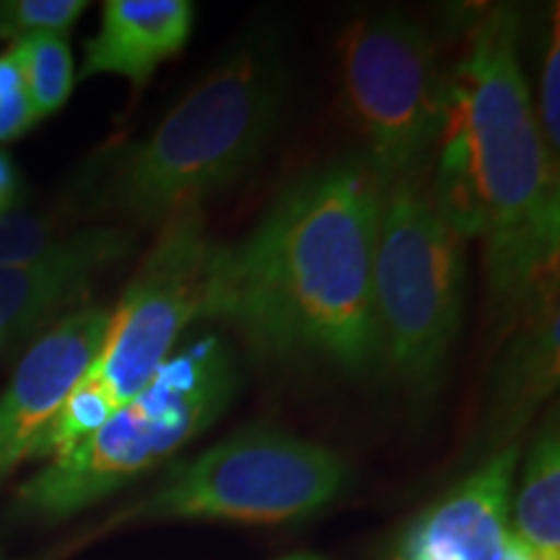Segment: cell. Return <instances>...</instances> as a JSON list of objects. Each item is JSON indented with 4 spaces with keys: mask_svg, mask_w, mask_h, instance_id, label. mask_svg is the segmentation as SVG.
Masks as SVG:
<instances>
[{
    "mask_svg": "<svg viewBox=\"0 0 560 560\" xmlns=\"http://www.w3.org/2000/svg\"><path fill=\"white\" fill-rule=\"evenodd\" d=\"M382 206L384 182L366 156L293 182L240 244L219 247L202 319L226 322L265 361L376 366Z\"/></svg>",
    "mask_w": 560,
    "mask_h": 560,
    "instance_id": "cell-1",
    "label": "cell"
},
{
    "mask_svg": "<svg viewBox=\"0 0 560 560\" xmlns=\"http://www.w3.org/2000/svg\"><path fill=\"white\" fill-rule=\"evenodd\" d=\"M431 192L462 240L486 242L493 322L511 332L556 296L558 161L545 145L520 62V21L482 11L446 83Z\"/></svg>",
    "mask_w": 560,
    "mask_h": 560,
    "instance_id": "cell-2",
    "label": "cell"
},
{
    "mask_svg": "<svg viewBox=\"0 0 560 560\" xmlns=\"http://www.w3.org/2000/svg\"><path fill=\"white\" fill-rule=\"evenodd\" d=\"M285 73L276 47L249 45L192 83L166 117L115 156L104 200L138 223H156L240 182L268 149L283 115Z\"/></svg>",
    "mask_w": 560,
    "mask_h": 560,
    "instance_id": "cell-3",
    "label": "cell"
},
{
    "mask_svg": "<svg viewBox=\"0 0 560 560\" xmlns=\"http://www.w3.org/2000/svg\"><path fill=\"white\" fill-rule=\"evenodd\" d=\"M236 389L234 350L215 335L192 340L140 395L26 480L13 514L30 522H62L104 501L208 431L229 410Z\"/></svg>",
    "mask_w": 560,
    "mask_h": 560,
    "instance_id": "cell-4",
    "label": "cell"
},
{
    "mask_svg": "<svg viewBox=\"0 0 560 560\" xmlns=\"http://www.w3.org/2000/svg\"><path fill=\"white\" fill-rule=\"evenodd\" d=\"M219 247L208 236L202 210H185L161 223L159 240L109 314L94 361L42 431L30 459L68 452L149 387L174 355L185 327L206 317Z\"/></svg>",
    "mask_w": 560,
    "mask_h": 560,
    "instance_id": "cell-5",
    "label": "cell"
},
{
    "mask_svg": "<svg viewBox=\"0 0 560 560\" xmlns=\"http://www.w3.org/2000/svg\"><path fill=\"white\" fill-rule=\"evenodd\" d=\"M380 363L418 397L444 376L465 312V240L423 174L384 187L374 262Z\"/></svg>",
    "mask_w": 560,
    "mask_h": 560,
    "instance_id": "cell-6",
    "label": "cell"
},
{
    "mask_svg": "<svg viewBox=\"0 0 560 560\" xmlns=\"http://www.w3.org/2000/svg\"><path fill=\"white\" fill-rule=\"evenodd\" d=\"M348 486L350 467L338 452L285 431L247 429L182 462L125 516L291 524L330 509Z\"/></svg>",
    "mask_w": 560,
    "mask_h": 560,
    "instance_id": "cell-7",
    "label": "cell"
},
{
    "mask_svg": "<svg viewBox=\"0 0 560 560\" xmlns=\"http://www.w3.org/2000/svg\"><path fill=\"white\" fill-rule=\"evenodd\" d=\"M342 94L384 187L429 170L446 115L436 42L402 13H366L338 42Z\"/></svg>",
    "mask_w": 560,
    "mask_h": 560,
    "instance_id": "cell-8",
    "label": "cell"
},
{
    "mask_svg": "<svg viewBox=\"0 0 560 560\" xmlns=\"http://www.w3.org/2000/svg\"><path fill=\"white\" fill-rule=\"evenodd\" d=\"M516 472L520 446L511 441L420 509L387 560H503Z\"/></svg>",
    "mask_w": 560,
    "mask_h": 560,
    "instance_id": "cell-9",
    "label": "cell"
},
{
    "mask_svg": "<svg viewBox=\"0 0 560 560\" xmlns=\"http://www.w3.org/2000/svg\"><path fill=\"white\" fill-rule=\"evenodd\" d=\"M109 312L83 306L60 317L13 371L0 397V480L32 457L34 444L94 361Z\"/></svg>",
    "mask_w": 560,
    "mask_h": 560,
    "instance_id": "cell-10",
    "label": "cell"
},
{
    "mask_svg": "<svg viewBox=\"0 0 560 560\" xmlns=\"http://www.w3.org/2000/svg\"><path fill=\"white\" fill-rule=\"evenodd\" d=\"M130 249L128 231L102 226L70 234L34 260L0 265V350L70 314L94 280Z\"/></svg>",
    "mask_w": 560,
    "mask_h": 560,
    "instance_id": "cell-11",
    "label": "cell"
},
{
    "mask_svg": "<svg viewBox=\"0 0 560 560\" xmlns=\"http://www.w3.org/2000/svg\"><path fill=\"white\" fill-rule=\"evenodd\" d=\"M195 26L190 0H109L86 42L81 79L122 75L140 89L161 62L182 52Z\"/></svg>",
    "mask_w": 560,
    "mask_h": 560,
    "instance_id": "cell-12",
    "label": "cell"
},
{
    "mask_svg": "<svg viewBox=\"0 0 560 560\" xmlns=\"http://www.w3.org/2000/svg\"><path fill=\"white\" fill-rule=\"evenodd\" d=\"M493 389V425L514 436L558 387V293L516 322Z\"/></svg>",
    "mask_w": 560,
    "mask_h": 560,
    "instance_id": "cell-13",
    "label": "cell"
},
{
    "mask_svg": "<svg viewBox=\"0 0 560 560\" xmlns=\"http://www.w3.org/2000/svg\"><path fill=\"white\" fill-rule=\"evenodd\" d=\"M511 532L535 560H560V439L556 410L545 418L511 499Z\"/></svg>",
    "mask_w": 560,
    "mask_h": 560,
    "instance_id": "cell-14",
    "label": "cell"
},
{
    "mask_svg": "<svg viewBox=\"0 0 560 560\" xmlns=\"http://www.w3.org/2000/svg\"><path fill=\"white\" fill-rule=\"evenodd\" d=\"M11 50L19 60L37 120L55 115L73 91V55L68 39L62 34H34L13 42Z\"/></svg>",
    "mask_w": 560,
    "mask_h": 560,
    "instance_id": "cell-15",
    "label": "cell"
},
{
    "mask_svg": "<svg viewBox=\"0 0 560 560\" xmlns=\"http://www.w3.org/2000/svg\"><path fill=\"white\" fill-rule=\"evenodd\" d=\"M89 9L86 0H3L0 37L26 39L34 34H66Z\"/></svg>",
    "mask_w": 560,
    "mask_h": 560,
    "instance_id": "cell-16",
    "label": "cell"
},
{
    "mask_svg": "<svg viewBox=\"0 0 560 560\" xmlns=\"http://www.w3.org/2000/svg\"><path fill=\"white\" fill-rule=\"evenodd\" d=\"M66 236L60 234V221L47 215L9 213L0 219V265H16L34 260L50 252Z\"/></svg>",
    "mask_w": 560,
    "mask_h": 560,
    "instance_id": "cell-17",
    "label": "cell"
},
{
    "mask_svg": "<svg viewBox=\"0 0 560 560\" xmlns=\"http://www.w3.org/2000/svg\"><path fill=\"white\" fill-rule=\"evenodd\" d=\"M542 140L548 145L550 156L558 161L560 153V26L558 9L552 11V30L548 34V45L542 50L540 66V112H537Z\"/></svg>",
    "mask_w": 560,
    "mask_h": 560,
    "instance_id": "cell-18",
    "label": "cell"
},
{
    "mask_svg": "<svg viewBox=\"0 0 560 560\" xmlns=\"http://www.w3.org/2000/svg\"><path fill=\"white\" fill-rule=\"evenodd\" d=\"M37 122L13 50L0 55V140L24 136Z\"/></svg>",
    "mask_w": 560,
    "mask_h": 560,
    "instance_id": "cell-19",
    "label": "cell"
},
{
    "mask_svg": "<svg viewBox=\"0 0 560 560\" xmlns=\"http://www.w3.org/2000/svg\"><path fill=\"white\" fill-rule=\"evenodd\" d=\"M21 206V177L13 161L0 151V219Z\"/></svg>",
    "mask_w": 560,
    "mask_h": 560,
    "instance_id": "cell-20",
    "label": "cell"
},
{
    "mask_svg": "<svg viewBox=\"0 0 560 560\" xmlns=\"http://www.w3.org/2000/svg\"><path fill=\"white\" fill-rule=\"evenodd\" d=\"M503 560H535V556L524 548V545L516 540V535L511 532L509 542H506V552H503Z\"/></svg>",
    "mask_w": 560,
    "mask_h": 560,
    "instance_id": "cell-21",
    "label": "cell"
},
{
    "mask_svg": "<svg viewBox=\"0 0 560 560\" xmlns=\"http://www.w3.org/2000/svg\"><path fill=\"white\" fill-rule=\"evenodd\" d=\"M283 560H325V558L314 556V552H296V556H289V558H283Z\"/></svg>",
    "mask_w": 560,
    "mask_h": 560,
    "instance_id": "cell-22",
    "label": "cell"
}]
</instances>
